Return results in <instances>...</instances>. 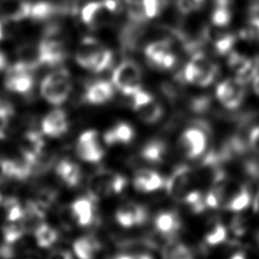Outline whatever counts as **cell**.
I'll return each mask as SVG.
<instances>
[{
  "label": "cell",
  "instance_id": "6da1fadb",
  "mask_svg": "<svg viewBox=\"0 0 259 259\" xmlns=\"http://www.w3.org/2000/svg\"><path fill=\"white\" fill-rule=\"evenodd\" d=\"M75 61L83 69L101 73L113 62V53L94 36H85L78 44Z\"/></svg>",
  "mask_w": 259,
  "mask_h": 259
},
{
  "label": "cell",
  "instance_id": "7a4b0ae2",
  "mask_svg": "<svg viewBox=\"0 0 259 259\" xmlns=\"http://www.w3.org/2000/svg\"><path fill=\"white\" fill-rule=\"evenodd\" d=\"M218 73V65L202 51H197L191 54L181 72V77L184 82L190 85L207 87L214 81Z\"/></svg>",
  "mask_w": 259,
  "mask_h": 259
},
{
  "label": "cell",
  "instance_id": "3957f363",
  "mask_svg": "<svg viewBox=\"0 0 259 259\" xmlns=\"http://www.w3.org/2000/svg\"><path fill=\"white\" fill-rule=\"evenodd\" d=\"M73 90L72 77L68 69L58 67L47 74L39 85L40 95L53 105L63 104Z\"/></svg>",
  "mask_w": 259,
  "mask_h": 259
},
{
  "label": "cell",
  "instance_id": "277c9868",
  "mask_svg": "<svg viewBox=\"0 0 259 259\" xmlns=\"http://www.w3.org/2000/svg\"><path fill=\"white\" fill-rule=\"evenodd\" d=\"M119 9L120 3L118 0L90 1L81 8L80 18L90 29H102L112 23Z\"/></svg>",
  "mask_w": 259,
  "mask_h": 259
},
{
  "label": "cell",
  "instance_id": "5b68a950",
  "mask_svg": "<svg viewBox=\"0 0 259 259\" xmlns=\"http://www.w3.org/2000/svg\"><path fill=\"white\" fill-rule=\"evenodd\" d=\"M126 185V179L121 174L111 170L101 169L93 173L87 182L88 196L97 201L120 193Z\"/></svg>",
  "mask_w": 259,
  "mask_h": 259
},
{
  "label": "cell",
  "instance_id": "8992f818",
  "mask_svg": "<svg viewBox=\"0 0 259 259\" xmlns=\"http://www.w3.org/2000/svg\"><path fill=\"white\" fill-rule=\"evenodd\" d=\"M142 81L141 67L133 60H124L119 63L111 76V83L114 88L130 97L142 89Z\"/></svg>",
  "mask_w": 259,
  "mask_h": 259
},
{
  "label": "cell",
  "instance_id": "52a82bcc",
  "mask_svg": "<svg viewBox=\"0 0 259 259\" xmlns=\"http://www.w3.org/2000/svg\"><path fill=\"white\" fill-rule=\"evenodd\" d=\"M144 56L152 67L162 71L172 70L177 63L172 37H161L150 41L144 49Z\"/></svg>",
  "mask_w": 259,
  "mask_h": 259
},
{
  "label": "cell",
  "instance_id": "ba28073f",
  "mask_svg": "<svg viewBox=\"0 0 259 259\" xmlns=\"http://www.w3.org/2000/svg\"><path fill=\"white\" fill-rule=\"evenodd\" d=\"M208 126L203 121L185 128L178 139V147L190 160L197 159L206 150Z\"/></svg>",
  "mask_w": 259,
  "mask_h": 259
},
{
  "label": "cell",
  "instance_id": "9c48e42d",
  "mask_svg": "<svg viewBox=\"0 0 259 259\" xmlns=\"http://www.w3.org/2000/svg\"><path fill=\"white\" fill-rule=\"evenodd\" d=\"M132 97V107L137 116L147 124H153L161 119L164 114L163 105L151 93L143 88Z\"/></svg>",
  "mask_w": 259,
  "mask_h": 259
},
{
  "label": "cell",
  "instance_id": "30bf717a",
  "mask_svg": "<svg viewBox=\"0 0 259 259\" xmlns=\"http://www.w3.org/2000/svg\"><path fill=\"white\" fill-rule=\"evenodd\" d=\"M194 179L195 174L190 167L186 165H179L165 180L164 187L171 198L182 201L185 195L191 190Z\"/></svg>",
  "mask_w": 259,
  "mask_h": 259
},
{
  "label": "cell",
  "instance_id": "8fae6325",
  "mask_svg": "<svg viewBox=\"0 0 259 259\" xmlns=\"http://www.w3.org/2000/svg\"><path fill=\"white\" fill-rule=\"evenodd\" d=\"M245 94V85L236 78H227L215 88L217 99L228 110L238 109L244 101Z\"/></svg>",
  "mask_w": 259,
  "mask_h": 259
},
{
  "label": "cell",
  "instance_id": "7c38bea8",
  "mask_svg": "<svg viewBox=\"0 0 259 259\" xmlns=\"http://www.w3.org/2000/svg\"><path fill=\"white\" fill-rule=\"evenodd\" d=\"M76 154L81 160L89 163L99 162L103 158L104 150L96 131L88 130L79 136L76 143Z\"/></svg>",
  "mask_w": 259,
  "mask_h": 259
},
{
  "label": "cell",
  "instance_id": "4fadbf2b",
  "mask_svg": "<svg viewBox=\"0 0 259 259\" xmlns=\"http://www.w3.org/2000/svg\"><path fill=\"white\" fill-rule=\"evenodd\" d=\"M69 128L67 112L62 108H55L49 111L41 120L40 132L50 138H59L65 135Z\"/></svg>",
  "mask_w": 259,
  "mask_h": 259
},
{
  "label": "cell",
  "instance_id": "5bb4252c",
  "mask_svg": "<svg viewBox=\"0 0 259 259\" xmlns=\"http://www.w3.org/2000/svg\"><path fill=\"white\" fill-rule=\"evenodd\" d=\"M115 220L123 228L144 225L148 220V210L136 202H126L119 206L115 212Z\"/></svg>",
  "mask_w": 259,
  "mask_h": 259
},
{
  "label": "cell",
  "instance_id": "9a60e30c",
  "mask_svg": "<svg viewBox=\"0 0 259 259\" xmlns=\"http://www.w3.org/2000/svg\"><path fill=\"white\" fill-rule=\"evenodd\" d=\"M114 96V86L107 80H94L90 82L84 91V101L93 104L100 105L108 102Z\"/></svg>",
  "mask_w": 259,
  "mask_h": 259
},
{
  "label": "cell",
  "instance_id": "2e32d148",
  "mask_svg": "<svg viewBox=\"0 0 259 259\" xmlns=\"http://www.w3.org/2000/svg\"><path fill=\"white\" fill-rule=\"evenodd\" d=\"M94 200L89 196L80 197L74 200L68 207L75 225L86 227L91 225L95 219Z\"/></svg>",
  "mask_w": 259,
  "mask_h": 259
},
{
  "label": "cell",
  "instance_id": "e0dca14e",
  "mask_svg": "<svg viewBox=\"0 0 259 259\" xmlns=\"http://www.w3.org/2000/svg\"><path fill=\"white\" fill-rule=\"evenodd\" d=\"M134 186L140 192H152L165 186V179L151 169H139L134 176Z\"/></svg>",
  "mask_w": 259,
  "mask_h": 259
},
{
  "label": "cell",
  "instance_id": "ac0fdd59",
  "mask_svg": "<svg viewBox=\"0 0 259 259\" xmlns=\"http://www.w3.org/2000/svg\"><path fill=\"white\" fill-rule=\"evenodd\" d=\"M154 227L155 232L167 240H172L181 229V221L175 211H162L155 217Z\"/></svg>",
  "mask_w": 259,
  "mask_h": 259
},
{
  "label": "cell",
  "instance_id": "d6986e66",
  "mask_svg": "<svg viewBox=\"0 0 259 259\" xmlns=\"http://www.w3.org/2000/svg\"><path fill=\"white\" fill-rule=\"evenodd\" d=\"M45 209H42L34 200H28L23 207L22 218L18 221L24 233H34L35 230L44 224Z\"/></svg>",
  "mask_w": 259,
  "mask_h": 259
},
{
  "label": "cell",
  "instance_id": "ffe728a7",
  "mask_svg": "<svg viewBox=\"0 0 259 259\" xmlns=\"http://www.w3.org/2000/svg\"><path fill=\"white\" fill-rule=\"evenodd\" d=\"M135 138V131L133 126L125 122L120 121L114 126L107 130L103 135V141L107 146L126 145L130 144Z\"/></svg>",
  "mask_w": 259,
  "mask_h": 259
},
{
  "label": "cell",
  "instance_id": "44dd1931",
  "mask_svg": "<svg viewBox=\"0 0 259 259\" xmlns=\"http://www.w3.org/2000/svg\"><path fill=\"white\" fill-rule=\"evenodd\" d=\"M57 176L69 187H75L82 178L81 168L75 162L69 159H63L55 167Z\"/></svg>",
  "mask_w": 259,
  "mask_h": 259
},
{
  "label": "cell",
  "instance_id": "7402d4cb",
  "mask_svg": "<svg viewBox=\"0 0 259 259\" xmlns=\"http://www.w3.org/2000/svg\"><path fill=\"white\" fill-rule=\"evenodd\" d=\"M141 159L146 162L159 164L163 163L168 155V148L164 141L161 140H152L149 141L146 145L143 146L141 150Z\"/></svg>",
  "mask_w": 259,
  "mask_h": 259
},
{
  "label": "cell",
  "instance_id": "603a6c76",
  "mask_svg": "<svg viewBox=\"0 0 259 259\" xmlns=\"http://www.w3.org/2000/svg\"><path fill=\"white\" fill-rule=\"evenodd\" d=\"M100 248V243L92 236L81 237L73 243V250L79 259H93Z\"/></svg>",
  "mask_w": 259,
  "mask_h": 259
},
{
  "label": "cell",
  "instance_id": "cb8c5ba5",
  "mask_svg": "<svg viewBox=\"0 0 259 259\" xmlns=\"http://www.w3.org/2000/svg\"><path fill=\"white\" fill-rule=\"evenodd\" d=\"M163 259H193L188 247L172 239L168 241L162 249Z\"/></svg>",
  "mask_w": 259,
  "mask_h": 259
},
{
  "label": "cell",
  "instance_id": "d4e9b609",
  "mask_svg": "<svg viewBox=\"0 0 259 259\" xmlns=\"http://www.w3.org/2000/svg\"><path fill=\"white\" fill-rule=\"evenodd\" d=\"M33 234L36 244L40 248H50L59 238L58 232L46 223L40 225Z\"/></svg>",
  "mask_w": 259,
  "mask_h": 259
},
{
  "label": "cell",
  "instance_id": "484cf974",
  "mask_svg": "<svg viewBox=\"0 0 259 259\" xmlns=\"http://www.w3.org/2000/svg\"><path fill=\"white\" fill-rule=\"evenodd\" d=\"M236 42V36L232 33L227 32H218L213 36L212 46L213 50L219 55L228 56L232 51Z\"/></svg>",
  "mask_w": 259,
  "mask_h": 259
},
{
  "label": "cell",
  "instance_id": "4316f807",
  "mask_svg": "<svg viewBox=\"0 0 259 259\" xmlns=\"http://www.w3.org/2000/svg\"><path fill=\"white\" fill-rule=\"evenodd\" d=\"M251 202V193L246 185H243L240 191L231 198L226 204L225 208L232 211H241L245 209Z\"/></svg>",
  "mask_w": 259,
  "mask_h": 259
},
{
  "label": "cell",
  "instance_id": "83f0119b",
  "mask_svg": "<svg viewBox=\"0 0 259 259\" xmlns=\"http://www.w3.org/2000/svg\"><path fill=\"white\" fill-rule=\"evenodd\" d=\"M24 231L19 223L8 222V224L2 227V238L6 244L12 245L24 235Z\"/></svg>",
  "mask_w": 259,
  "mask_h": 259
},
{
  "label": "cell",
  "instance_id": "f1b7e54d",
  "mask_svg": "<svg viewBox=\"0 0 259 259\" xmlns=\"http://www.w3.org/2000/svg\"><path fill=\"white\" fill-rule=\"evenodd\" d=\"M182 201L185 202L194 213H199L206 207L204 195L199 190H190Z\"/></svg>",
  "mask_w": 259,
  "mask_h": 259
},
{
  "label": "cell",
  "instance_id": "f546056e",
  "mask_svg": "<svg viewBox=\"0 0 259 259\" xmlns=\"http://www.w3.org/2000/svg\"><path fill=\"white\" fill-rule=\"evenodd\" d=\"M3 205L6 211L8 222H18L23 214V207L20 205L16 198L10 197L3 199Z\"/></svg>",
  "mask_w": 259,
  "mask_h": 259
},
{
  "label": "cell",
  "instance_id": "4dcf8cb0",
  "mask_svg": "<svg viewBox=\"0 0 259 259\" xmlns=\"http://www.w3.org/2000/svg\"><path fill=\"white\" fill-rule=\"evenodd\" d=\"M228 231L226 227L222 224L214 225L210 231H208L204 237V241L209 246L219 245L227 240Z\"/></svg>",
  "mask_w": 259,
  "mask_h": 259
},
{
  "label": "cell",
  "instance_id": "1f68e13d",
  "mask_svg": "<svg viewBox=\"0 0 259 259\" xmlns=\"http://www.w3.org/2000/svg\"><path fill=\"white\" fill-rule=\"evenodd\" d=\"M141 4L147 19L150 20L159 16L162 13L164 6H166V1L165 0H143Z\"/></svg>",
  "mask_w": 259,
  "mask_h": 259
},
{
  "label": "cell",
  "instance_id": "d6a6232c",
  "mask_svg": "<svg viewBox=\"0 0 259 259\" xmlns=\"http://www.w3.org/2000/svg\"><path fill=\"white\" fill-rule=\"evenodd\" d=\"M205 0H176V8L179 13L186 15L198 12L203 5Z\"/></svg>",
  "mask_w": 259,
  "mask_h": 259
},
{
  "label": "cell",
  "instance_id": "836d02e7",
  "mask_svg": "<svg viewBox=\"0 0 259 259\" xmlns=\"http://www.w3.org/2000/svg\"><path fill=\"white\" fill-rule=\"evenodd\" d=\"M230 229L232 233H234L236 236H242L246 232V223L244 219L240 215H236L230 225Z\"/></svg>",
  "mask_w": 259,
  "mask_h": 259
},
{
  "label": "cell",
  "instance_id": "e575fe53",
  "mask_svg": "<svg viewBox=\"0 0 259 259\" xmlns=\"http://www.w3.org/2000/svg\"><path fill=\"white\" fill-rule=\"evenodd\" d=\"M249 148L259 155V125H255L250 130Z\"/></svg>",
  "mask_w": 259,
  "mask_h": 259
},
{
  "label": "cell",
  "instance_id": "d590c367",
  "mask_svg": "<svg viewBox=\"0 0 259 259\" xmlns=\"http://www.w3.org/2000/svg\"><path fill=\"white\" fill-rule=\"evenodd\" d=\"M48 259H73V256L67 250H55L48 256Z\"/></svg>",
  "mask_w": 259,
  "mask_h": 259
},
{
  "label": "cell",
  "instance_id": "8d00e7d4",
  "mask_svg": "<svg viewBox=\"0 0 259 259\" xmlns=\"http://www.w3.org/2000/svg\"><path fill=\"white\" fill-rule=\"evenodd\" d=\"M7 64H8L7 56L5 55V53L0 51V72L7 67Z\"/></svg>",
  "mask_w": 259,
  "mask_h": 259
},
{
  "label": "cell",
  "instance_id": "74e56055",
  "mask_svg": "<svg viewBox=\"0 0 259 259\" xmlns=\"http://www.w3.org/2000/svg\"><path fill=\"white\" fill-rule=\"evenodd\" d=\"M253 210L259 214V189L254 197V200H253Z\"/></svg>",
  "mask_w": 259,
  "mask_h": 259
},
{
  "label": "cell",
  "instance_id": "f35d334b",
  "mask_svg": "<svg viewBox=\"0 0 259 259\" xmlns=\"http://www.w3.org/2000/svg\"><path fill=\"white\" fill-rule=\"evenodd\" d=\"M252 82H253L254 91L256 92L257 95H259V73L256 74V76L254 77V79L252 80Z\"/></svg>",
  "mask_w": 259,
  "mask_h": 259
},
{
  "label": "cell",
  "instance_id": "ab89813d",
  "mask_svg": "<svg viewBox=\"0 0 259 259\" xmlns=\"http://www.w3.org/2000/svg\"><path fill=\"white\" fill-rule=\"evenodd\" d=\"M5 38V28H4V22L0 19V40H3Z\"/></svg>",
  "mask_w": 259,
  "mask_h": 259
},
{
  "label": "cell",
  "instance_id": "60d3db41",
  "mask_svg": "<svg viewBox=\"0 0 259 259\" xmlns=\"http://www.w3.org/2000/svg\"><path fill=\"white\" fill-rule=\"evenodd\" d=\"M229 259H245V257H244L243 253L238 252V253H235L234 255H232Z\"/></svg>",
  "mask_w": 259,
  "mask_h": 259
},
{
  "label": "cell",
  "instance_id": "b9f144b4",
  "mask_svg": "<svg viewBox=\"0 0 259 259\" xmlns=\"http://www.w3.org/2000/svg\"><path fill=\"white\" fill-rule=\"evenodd\" d=\"M133 259H152V258L147 254H140V255H134Z\"/></svg>",
  "mask_w": 259,
  "mask_h": 259
},
{
  "label": "cell",
  "instance_id": "7bdbcfd3",
  "mask_svg": "<svg viewBox=\"0 0 259 259\" xmlns=\"http://www.w3.org/2000/svg\"><path fill=\"white\" fill-rule=\"evenodd\" d=\"M134 255H126V254H122V255H118L116 257H114L113 259H133Z\"/></svg>",
  "mask_w": 259,
  "mask_h": 259
},
{
  "label": "cell",
  "instance_id": "ee69618b",
  "mask_svg": "<svg viewBox=\"0 0 259 259\" xmlns=\"http://www.w3.org/2000/svg\"><path fill=\"white\" fill-rule=\"evenodd\" d=\"M143 0H124V2L127 4V5H131V4H138V3H141Z\"/></svg>",
  "mask_w": 259,
  "mask_h": 259
},
{
  "label": "cell",
  "instance_id": "f6af8a7d",
  "mask_svg": "<svg viewBox=\"0 0 259 259\" xmlns=\"http://www.w3.org/2000/svg\"><path fill=\"white\" fill-rule=\"evenodd\" d=\"M3 175H2V172H1V169H0V183L2 182V180H3Z\"/></svg>",
  "mask_w": 259,
  "mask_h": 259
},
{
  "label": "cell",
  "instance_id": "bcb514c9",
  "mask_svg": "<svg viewBox=\"0 0 259 259\" xmlns=\"http://www.w3.org/2000/svg\"><path fill=\"white\" fill-rule=\"evenodd\" d=\"M3 202V198H2V196H1V194H0V204Z\"/></svg>",
  "mask_w": 259,
  "mask_h": 259
},
{
  "label": "cell",
  "instance_id": "7dc6e473",
  "mask_svg": "<svg viewBox=\"0 0 259 259\" xmlns=\"http://www.w3.org/2000/svg\"><path fill=\"white\" fill-rule=\"evenodd\" d=\"M1 1H2V0H0V2H1Z\"/></svg>",
  "mask_w": 259,
  "mask_h": 259
}]
</instances>
